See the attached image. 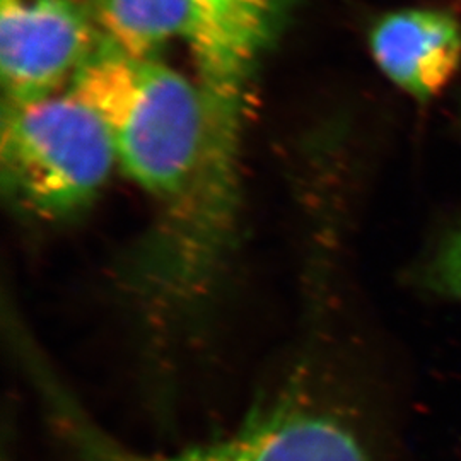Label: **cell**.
<instances>
[{"instance_id":"obj_8","label":"cell","mask_w":461,"mask_h":461,"mask_svg":"<svg viewBox=\"0 0 461 461\" xmlns=\"http://www.w3.org/2000/svg\"><path fill=\"white\" fill-rule=\"evenodd\" d=\"M420 282L436 296L461 301V226L451 230L429 257Z\"/></svg>"},{"instance_id":"obj_6","label":"cell","mask_w":461,"mask_h":461,"mask_svg":"<svg viewBox=\"0 0 461 461\" xmlns=\"http://www.w3.org/2000/svg\"><path fill=\"white\" fill-rule=\"evenodd\" d=\"M369 45L381 72L419 101L438 96L461 64V26L443 11L386 14L373 26Z\"/></svg>"},{"instance_id":"obj_5","label":"cell","mask_w":461,"mask_h":461,"mask_svg":"<svg viewBox=\"0 0 461 461\" xmlns=\"http://www.w3.org/2000/svg\"><path fill=\"white\" fill-rule=\"evenodd\" d=\"M188 45L197 84L215 115L243 122L248 91L285 17L287 0H192Z\"/></svg>"},{"instance_id":"obj_1","label":"cell","mask_w":461,"mask_h":461,"mask_svg":"<svg viewBox=\"0 0 461 461\" xmlns=\"http://www.w3.org/2000/svg\"><path fill=\"white\" fill-rule=\"evenodd\" d=\"M103 122L116 166L161 217L173 214L195 180L211 129L197 81L154 59H135L106 45L84 64L68 87Z\"/></svg>"},{"instance_id":"obj_3","label":"cell","mask_w":461,"mask_h":461,"mask_svg":"<svg viewBox=\"0 0 461 461\" xmlns=\"http://www.w3.org/2000/svg\"><path fill=\"white\" fill-rule=\"evenodd\" d=\"M0 167L19 211L57 222L87 211L118 166L99 116L67 91L4 106Z\"/></svg>"},{"instance_id":"obj_4","label":"cell","mask_w":461,"mask_h":461,"mask_svg":"<svg viewBox=\"0 0 461 461\" xmlns=\"http://www.w3.org/2000/svg\"><path fill=\"white\" fill-rule=\"evenodd\" d=\"M101 45L81 0H0L4 106L60 95Z\"/></svg>"},{"instance_id":"obj_7","label":"cell","mask_w":461,"mask_h":461,"mask_svg":"<svg viewBox=\"0 0 461 461\" xmlns=\"http://www.w3.org/2000/svg\"><path fill=\"white\" fill-rule=\"evenodd\" d=\"M103 41L135 59H154L173 40L188 41L192 0H87Z\"/></svg>"},{"instance_id":"obj_2","label":"cell","mask_w":461,"mask_h":461,"mask_svg":"<svg viewBox=\"0 0 461 461\" xmlns=\"http://www.w3.org/2000/svg\"><path fill=\"white\" fill-rule=\"evenodd\" d=\"M23 363L83 461H375L346 417L294 398L248 417L241 428L211 443L161 455L133 451L89 419L34 348Z\"/></svg>"}]
</instances>
